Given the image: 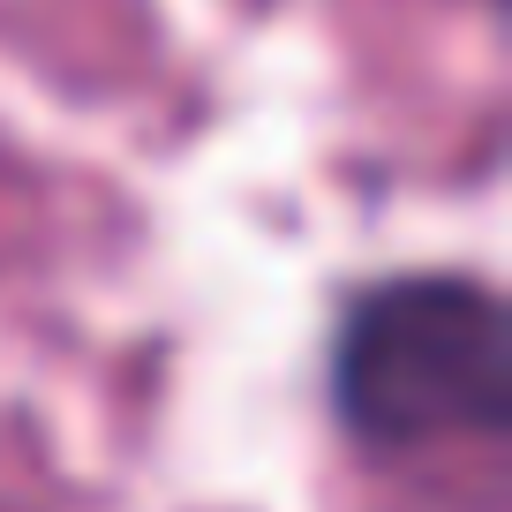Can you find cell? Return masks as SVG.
Listing matches in <instances>:
<instances>
[{"label":"cell","mask_w":512,"mask_h":512,"mask_svg":"<svg viewBox=\"0 0 512 512\" xmlns=\"http://www.w3.org/2000/svg\"><path fill=\"white\" fill-rule=\"evenodd\" d=\"M339 415L362 445L415 452L505 430V309L475 279H392L354 302L332 362Z\"/></svg>","instance_id":"cell-1"}]
</instances>
